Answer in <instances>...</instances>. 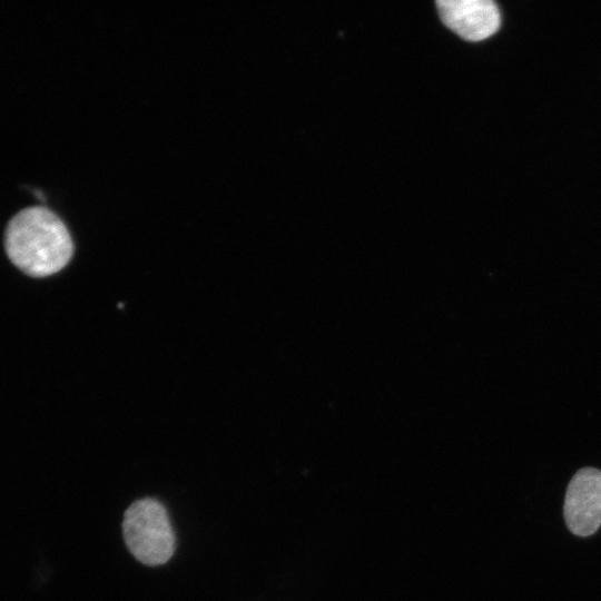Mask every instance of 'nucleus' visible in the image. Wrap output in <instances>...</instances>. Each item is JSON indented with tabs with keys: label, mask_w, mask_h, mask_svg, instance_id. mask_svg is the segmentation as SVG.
Listing matches in <instances>:
<instances>
[{
	"label": "nucleus",
	"mask_w": 601,
	"mask_h": 601,
	"mask_svg": "<svg viewBox=\"0 0 601 601\" xmlns=\"http://www.w3.org/2000/svg\"><path fill=\"white\" fill-rule=\"evenodd\" d=\"M4 247L10 260L33 277L59 272L73 255L72 238L66 225L43 206L24 208L9 220Z\"/></svg>",
	"instance_id": "1"
},
{
	"label": "nucleus",
	"mask_w": 601,
	"mask_h": 601,
	"mask_svg": "<svg viewBox=\"0 0 601 601\" xmlns=\"http://www.w3.org/2000/svg\"><path fill=\"white\" fill-rule=\"evenodd\" d=\"M122 533L127 548L150 566L167 562L175 551V534L164 505L147 497L134 502L125 512Z\"/></svg>",
	"instance_id": "2"
},
{
	"label": "nucleus",
	"mask_w": 601,
	"mask_h": 601,
	"mask_svg": "<svg viewBox=\"0 0 601 601\" xmlns=\"http://www.w3.org/2000/svg\"><path fill=\"white\" fill-rule=\"evenodd\" d=\"M564 520L579 536L593 534L601 525V471L579 470L571 479L564 499Z\"/></svg>",
	"instance_id": "3"
},
{
	"label": "nucleus",
	"mask_w": 601,
	"mask_h": 601,
	"mask_svg": "<svg viewBox=\"0 0 601 601\" xmlns=\"http://www.w3.org/2000/svg\"><path fill=\"white\" fill-rule=\"evenodd\" d=\"M443 23L465 40L489 38L500 27L499 8L491 0H437Z\"/></svg>",
	"instance_id": "4"
}]
</instances>
